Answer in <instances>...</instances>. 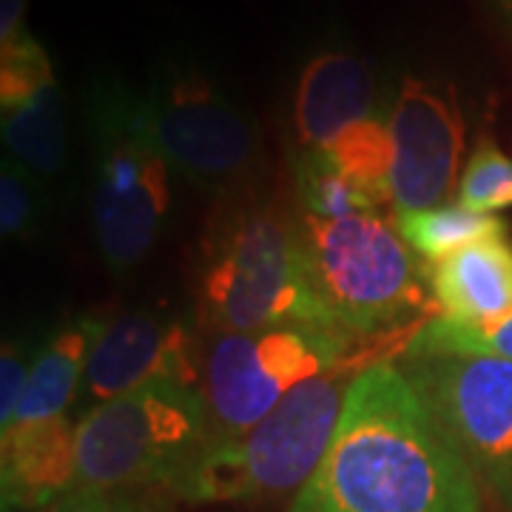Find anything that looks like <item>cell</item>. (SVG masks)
Wrapping results in <instances>:
<instances>
[{"label":"cell","mask_w":512,"mask_h":512,"mask_svg":"<svg viewBox=\"0 0 512 512\" xmlns=\"http://www.w3.org/2000/svg\"><path fill=\"white\" fill-rule=\"evenodd\" d=\"M214 441L202 387L131 390L77 421V490H168Z\"/></svg>","instance_id":"obj_5"},{"label":"cell","mask_w":512,"mask_h":512,"mask_svg":"<svg viewBox=\"0 0 512 512\" xmlns=\"http://www.w3.org/2000/svg\"><path fill=\"white\" fill-rule=\"evenodd\" d=\"M396 228L402 239L424 256L427 262H439L444 256L456 254L467 245L484 239L507 237V222L493 214H476L461 205H436L424 211H404L396 217Z\"/></svg>","instance_id":"obj_17"},{"label":"cell","mask_w":512,"mask_h":512,"mask_svg":"<svg viewBox=\"0 0 512 512\" xmlns=\"http://www.w3.org/2000/svg\"><path fill=\"white\" fill-rule=\"evenodd\" d=\"M399 367L481 487L512 510V362L404 356Z\"/></svg>","instance_id":"obj_9"},{"label":"cell","mask_w":512,"mask_h":512,"mask_svg":"<svg viewBox=\"0 0 512 512\" xmlns=\"http://www.w3.org/2000/svg\"><path fill=\"white\" fill-rule=\"evenodd\" d=\"M9 154L40 180L55 177L66 163V114L57 83H49L12 109H0Z\"/></svg>","instance_id":"obj_16"},{"label":"cell","mask_w":512,"mask_h":512,"mask_svg":"<svg viewBox=\"0 0 512 512\" xmlns=\"http://www.w3.org/2000/svg\"><path fill=\"white\" fill-rule=\"evenodd\" d=\"M379 72L367 57L345 49L313 55L296 80L293 131L302 148L325 146L367 117H382Z\"/></svg>","instance_id":"obj_12"},{"label":"cell","mask_w":512,"mask_h":512,"mask_svg":"<svg viewBox=\"0 0 512 512\" xmlns=\"http://www.w3.org/2000/svg\"><path fill=\"white\" fill-rule=\"evenodd\" d=\"M49 200L40 177L15 157L0 165V237L12 242L35 239L46 222Z\"/></svg>","instance_id":"obj_21"},{"label":"cell","mask_w":512,"mask_h":512,"mask_svg":"<svg viewBox=\"0 0 512 512\" xmlns=\"http://www.w3.org/2000/svg\"><path fill=\"white\" fill-rule=\"evenodd\" d=\"M407 356H476L512 362V313L493 325H461L436 316L416 330Z\"/></svg>","instance_id":"obj_20"},{"label":"cell","mask_w":512,"mask_h":512,"mask_svg":"<svg viewBox=\"0 0 512 512\" xmlns=\"http://www.w3.org/2000/svg\"><path fill=\"white\" fill-rule=\"evenodd\" d=\"M433 305L461 325H493L512 313V242L493 237L427 265Z\"/></svg>","instance_id":"obj_14"},{"label":"cell","mask_w":512,"mask_h":512,"mask_svg":"<svg viewBox=\"0 0 512 512\" xmlns=\"http://www.w3.org/2000/svg\"><path fill=\"white\" fill-rule=\"evenodd\" d=\"M197 313L202 328L214 333L276 325L339 330L313 291L299 222L265 205L231 208L208 228L197 268Z\"/></svg>","instance_id":"obj_2"},{"label":"cell","mask_w":512,"mask_h":512,"mask_svg":"<svg viewBox=\"0 0 512 512\" xmlns=\"http://www.w3.org/2000/svg\"><path fill=\"white\" fill-rule=\"evenodd\" d=\"M288 512H481V481L402 367L370 365Z\"/></svg>","instance_id":"obj_1"},{"label":"cell","mask_w":512,"mask_h":512,"mask_svg":"<svg viewBox=\"0 0 512 512\" xmlns=\"http://www.w3.org/2000/svg\"><path fill=\"white\" fill-rule=\"evenodd\" d=\"M94 126V234L114 274L146 259L171 214L174 168L148 120L146 92L97 80L89 92Z\"/></svg>","instance_id":"obj_3"},{"label":"cell","mask_w":512,"mask_h":512,"mask_svg":"<svg viewBox=\"0 0 512 512\" xmlns=\"http://www.w3.org/2000/svg\"><path fill=\"white\" fill-rule=\"evenodd\" d=\"M299 237L313 291L333 325L350 339L399 328L427 311V268H421L399 228L376 211L339 220L305 214Z\"/></svg>","instance_id":"obj_6"},{"label":"cell","mask_w":512,"mask_h":512,"mask_svg":"<svg viewBox=\"0 0 512 512\" xmlns=\"http://www.w3.org/2000/svg\"><path fill=\"white\" fill-rule=\"evenodd\" d=\"M55 83L49 55L29 32L0 46V109H12Z\"/></svg>","instance_id":"obj_23"},{"label":"cell","mask_w":512,"mask_h":512,"mask_svg":"<svg viewBox=\"0 0 512 512\" xmlns=\"http://www.w3.org/2000/svg\"><path fill=\"white\" fill-rule=\"evenodd\" d=\"M322 148L330 165L342 171L350 183H356L376 205L393 200L390 171H393V140L387 128V114L367 117L362 123L342 131L336 140Z\"/></svg>","instance_id":"obj_18"},{"label":"cell","mask_w":512,"mask_h":512,"mask_svg":"<svg viewBox=\"0 0 512 512\" xmlns=\"http://www.w3.org/2000/svg\"><path fill=\"white\" fill-rule=\"evenodd\" d=\"M106 322L109 319H103L97 313H86V316H77L72 322L52 330V336L32 356L29 384H26L15 424L66 416L69 404L77 399V393L83 387L89 356H92Z\"/></svg>","instance_id":"obj_15"},{"label":"cell","mask_w":512,"mask_h":512,"mask_svg":"<svg viewBox=\"0 0 512 512\" xmlns=\"http://www.w3.org/2000/svg\"><path fill=\"white\" fill-rule=\"evenodd\" d=\"M498 3H501V9H504V12L512 18V0H498Z\"/></svg>","instance_id":"obj_27"},{"label":"cell","mask_w":512,"mask_h":512,"mask_svg":"<svg viewBox=\"0 0 512 512\" xmlns=\"http://www.w3.org/2000/svg\"><path fill=\"white\" fill-rule=\"evenodd\" d=\"M32 356H26L23 342H6L3 345V356H0V433H6L15 424L26 384H29Z\"/></svg>","instance_id":"obj_25"},{"label":"cell","mask_w":512,"mask_h":512,"mask_svg":"<svg viewBox=\"0 0 512 512\" xmlns=\"http://www.w3.org/2000/svg\"><path fill=\"white\" fill-rule=\"evenodd\" d=\"M37 512H174L165 490H74Z\"/></svg>","instance_id":"obj_24"},{"label":"cell","mask_w":512,"mask_h":512,"mask_svg":"<svg viewBox=\"0 0 512 512\" xmlns=\"http://www.w3.org/2000/svg\"><path fill=\"white\" fill-rule=\"evenodd\" d=\"M151 131L174 174L231 197L262 163L256 123L197 63L168 60L146 89Z\"/></svg>","instance_id":"obj_8"},{"label":"cell","mask_w":512,"mask_h":512,"mask_svg":"<svg viewBox=\"0 0 512 512\" xmlns=\"http://www.w3.org/2000/svg\"><path fill=\"white\" fill-rule=\"evenodd\" d=\"M348 333L319 325L214 333L202 359V393L217 441L237 439L296 387L339 370Z\"/></svg>","instance_id":"obj_7"},{"label":"cell","mask_w":512,"mask_h":512,"mask_svg":"<svg viewBox=\"0 0 512 512\" xmlns=\"http://www.w3.org/2000/svg\"><path fill=\"white\" fill-rule=\"evenodd\" d=\"M393 140V208L424 211L444 205L458 188L464 157V114L456 89L421 77H402L387 109Z\"/></svg>","instance_id":"obj_10"},{"label":"cell","mask_w":512,"mask_h":512,"mask_svg":"<svg viewBox=\"0 0 512 512\" xmlns=\"http://www.w3.org/2000/svg\"><path fill=\"white\" fill-rule=\"evenodd\" d=\"M296 197L308 217L339 220L350 214H373L379 205L342 171H336L322 148H302L293 160Z\"/></svg>","instance_id":"obj_19"},{"label":"cell","mask_w":512,"mask_h":512,"mask_svg":"<svg viewBox=\"0 0 512 512\" xmlns=\"http://www.w3.org/2000/svg\"><path fill=\"white\" fill-rule=\"evenodd\" d=\"M200 379L194 333L185 322L148 311L123 313L106 322L94 345L80 402L92 410L148 384L202 387Z\"/></svg>","instance_id":"obj_11"},{"label":"cell","mask_w":512,"mask_h":512,"mask_svg":"<svg viewBox=\"0 0 512 512\" xmlns=\"http://www.w3.org/2000/svg\"><path fill=\"white\" fill-rule=\"evenodd\" d=\"M29 0H0V46L18 40L26 26H23V15H26Z\"/></svg>","instance_id":"obj_26"},{"label":"cell","mask_w":512,"mask_h":512,"mask_svg":"<svg viewBox=\"0 0 512 512\" xmlns=\"http://www.w3.org/2000/svg\"><path fill=\"white\" fill-rule=\"evenodd\" d=\"M458 205L476 214L512 208V157L481 137L458 180Z\"/></svg>","instance_id":"obj_22"},{"label":"cell","mask_w":512,"mask_h":512,"mask_svg":"<svg viewBox=\"0 0 512 512\" xmlns=\"http://www.w3.org/2000/svg\"><path fill=\"white\" fill-rule=\"evenodd\" d=\"M77 490V421L15 424L0 436L3 512H37Z\"/></svg>","instance_id":"obj_13"},{"label":"cell","mask_w":512,"mask_h":512,"mask_svg":"<svg viewBox=\"0 0 512 512\" xmlns=\"http://www.w3.org/2000/svg\"><path fill=\"white\" fill-rule=\"evenodd\" d=\"M348 384L333 370L296 387L248 433L214 441L165 493L188 504H231L299 493L328 453Z\"/></svg>","instance_id":"obj_4"}]
</instances>
